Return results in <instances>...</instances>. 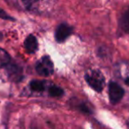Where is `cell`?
<instances>
[{
	"instance_id": "obj_11",
	"label": "cell",
	"mask_w": 129,
	"mask_h": 129,
	"mask_svg": "<svg viewBox=\"0 0 129 129\" xmlns=\"http://www.w3.org/2000/svg\"><path fill=\"white\" fill-rule=\"evenodd\" d=\"M73 102H71L73 104V107L76 108L77 110H79L80 111H81V112L83 113H91V110L89 109V107H88V105H87V104H85V103L81 102V101L80 100H72Z\"/></svg>"
},
{
	"instance_id": "obj_9",
	"label": "cell",
	"mask_w": 129,
	"mask_h": 129,
	"mask_svg": "<svg viewBox=\"0 0 129 129\" xmlns=\"http://www.w3.org/2000/svg\"><path fill=\"white\" fill-rule=\"evenodd\" d=\"M119 25L124 32L129 33V7L122 14L121 18H120Z\"/></svg>"
},
{
	"instance_id": "obj_8",
	"label": "cell",
	"mask_w": 129,
	"mask_h": 129,
	"mask_svg": "<svg viewBox=\"0 0 129 129\" xmlns=\"http://www.w3.org/2000/svg\"><path fill=\"white\" fill-rule=\"evenodd\" d=\"M29 88L32 91L36 93H41L46 89V82L43 81H32L29 84Z\"/></svg>"
},
{
	"instance_id": "obj_1",
	"label": "cell",
	"mask_w": 129,
	"mask_h": 129,
	"mask_svg": "<svg viewBox=\"0 0 129 129\" xmlns=\"http://www.w3.org/2000/svg\"><path fill=\"white\" fill-rule=\"evenodd\" d=\"M87 83L96 92H102L105 85L104 77L102 72L99 70H90L85 74Z\"/></svg>"
},
{
	"instance_id": "obj_2",
	"label": "cell",
	"mask_w": 129,
	"mask_h": 129,
	"mask_svg": "<svg viewBox=\"0 0 129 129\" xmlns=\"http://www.w3.org/2000/svg\"><path fill=\"white\" fill-rule=\"evenodd\" d=\"M36 70L41 76L47 77L53 74L54 64L50 57L45 56L40 58L36 64Z\"/></svg>"
},
{
	"instance_id": "obj_5",
	"label": "cell",
	"mask_w": 129,
	"mask_h": 129,
	"mask_svg": "<svg viewBox=\"0 0 129 129\" xmlns=\"http://www.w3.org/2000/svg\"><path fill=\"white\" fill-rule=\"evenodd\" d=\"M73 33V27L67 23H62L57 27L55 32V39L57 43H63Z\"/></svg>"
},
{
	"instance_id": "obj_7",
	"label": "cell",
	"mask_w": 129,
	"mask_h": 129,
	"mask_svg": "<svg viewBox=\"0 0 129 129\" xmlns=\"http://www.w3.org/2000/svg\"><path fill=\"white\" fill-rule=\"evenodd\" d=\"M24 47L28 53H35L38 49V42L36 36L33 35H29L24 41Z\"/></svg>"
},
{
	"instance_id": "obj_12",
	"label": "cell",
	"mask_w": 129,
	"mask_h": 129,
	"mask_svg": "<svg viewBox=\"0 0 129 129\" xmlns=\"http://www.w3.org/2000/svg\"><path fill=\"white\" fill-rule=\"evenodd\" d=\"M48 90H49V95L52 97H60L64 95V90L60 87L57 86V85L50 84L48 87Z\"/></svg>"
},
{
	"instance_id": "obj_14",
	"label": "cell",
	"mask_w": 129,
	"mask_h": 129,
	"mask_svg": "<svg viewBox=\"0 0 129 129\" xmlns=\"http://www.w3.org/2000/svg\"><path fill=\"white\" fill-rule=\"evenodd\" d=\"M0 19L6 20H14V19H13V17L10 16L8 13H6V12L3 9H1V8H0Z\"/></svg>"
},
{
	"instance_id": "obj_13",
	"label": "cell",
	"mask_w": 129,
	"mask_h": 129,
	"mask_svg": "<svg viewBox=\"0 0 129 129\" xmlns=\"http://www.w3.org/2000/svg\"><path fill=\"white\" fill-rule=\"evenodd\" d=\"M21 2L26 9L31 10L36 7V4L38 3V0H21Z\"/></svg>"
},
{
	"instance_id": "obj_10",
	"label": "cell",
	"mask_w": 129,
	"mask_h": 129,
	"mask_svg": "<svg viewBox=\"0 0 129 129\" xmlns=\"http://www.w3.org/2000/svg\"><path fill=\"white\" fill-rule=\"evenodd\" d=\"M11 61L12 59L9 54L4 49L0 48V69L1 68L4 69Z\"/></svg>"
},
{
	"instance_id": "obj_3",
	"label": "cell",
	"mask_w": 129,
	"mask_h": 129,
	"mask_svg": "<svg viewBox=\"0 0 129 129\" xmlns=\"http://www.w3.org/2000/svg\"><path fill=\"white\" fill-rule=\"evenodd\" d=\"M108 92H109V98L112 104H116L123 98L124 91L123 88L118 83L115 81H111L108 86Z\"/></svg>"
},
{
	"instance_id": "obj_6",
	"label": "cell",
	"mask_w": 129,
	"mask_h": 129,
	"mask_svg": "<svg viewBox=\"0 0 129 129\" xmlns=\"http://www.w3.org/2000/svg\"><path fill=\"white\" fill-rule=\"evenodd\" d=\"M116 74L124 82L129 86V62L121 61L116 64Z\"/></svg>"
},
{
	"instance_id": "obj_4",
	"label": "cell",
	"mask_w": 129,
	"mask_h": 129,
	"mask_svg": "<svg viewBox=\"0 0 129 129\" xmlns=\"http://www.w3.org/2000/svg\"><path fill=\"white\" fill-rule=\"evenodd\" d=\"M4 69L6 70L7 77L9 78L11 81H20V80L22 79V77H23V71H22V68L17 64L13 63L12 61Z\"/></svg>"
}]
</instances>
